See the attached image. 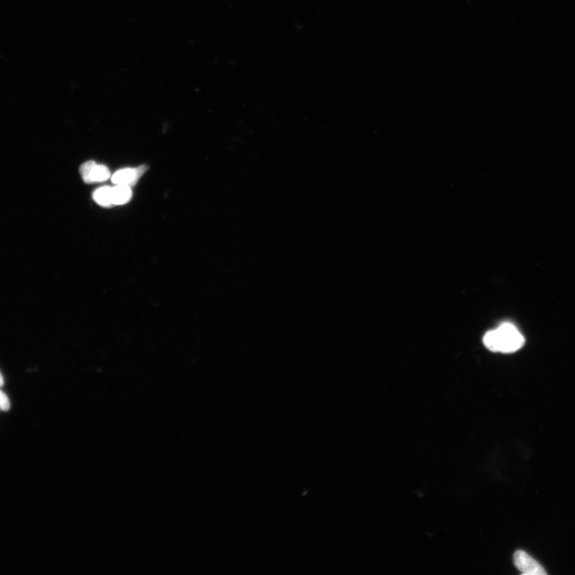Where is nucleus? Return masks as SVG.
I'll use <instances>...</instances> for the list:
<instances>
[{
    "mask_svg": "<svg viewBox=\"0 0 575 575\" xmlns=\"http://www.w3.org/2000/svg\"><path fill=\"white\" fill-rule=\"evenodd\" d=\"M3 384H4V379H3V377L2 376L1 373H0V388H1L3 386Z\"/></svg>",
    "mask_w": 575,
    "mask_h": 575,
    "instance_id": "6e6552de",
    "label": "nucleus"
},
{
    "mask_svg": "<svg viewBox=\"0 0 575 575\" xmlns=\"http://www.w3.org/2000/svg\"><path fill=\"white\" fill-rule=\"evenodd\" d=\"M514 563L516 568L524 574L545 575L547 572L535 560L524 550H517L514 554Z\"/></svg>",
    "mask_w": 575,
    "mask_h": 575,
    "instance_id": "7ed1b4c3",
    "label": "nucleus"
},
{
    "mask_svg": "<svg viewBox=\"0 0 575 575\" xmlns=\"http://www.w3.org/2000/svg\"><path fill=\"white\" fill-rule=\"evenodd\" d=\"M80 172L86 184L104 183L110 178V169L104 165L97 164L94 161H89L82 164Z\"/></svg>",
    "mask_w": 575,
    "mask_h": 575,
    "instance_id": "f03ea898",
    "label": "nucleus"
},
{
    "mask_svg": "<svg viewBox=\"0 0 575 575\" xmlns=\"http://www.w3.org/2000/svg\"><path fill=\"white\" fill-rule=\"evenodd\" d=\"M11 407L9 399L2 390H0V410L7 412Z\"/></svg>",
    "mask_w": 575,
    "mask_h": 575,
    "instance_id": "0eeeda50",
    "label": "nucleus"
},
{
    "mask_svg": "<svg viewBox=\"0 0 575 575\" xmlns=\"http://www.w3.org/2000/svg\"><path fill=\"white\" fill-rule=\"evenodd\" d=\"M148 169V165H141L138 168H126L118 170L111 177V182L115 185L124 186H135L139 180Z\"/></svg>",
    "mask_w": 575,
    "mask_h": 575,
    "instance_id": "20e7f679",
    "label": "nucleus"
},
{
    "mask_svg": "<svg viewBox=\"0 0 575 575\" xmlns=\"http://www.w3.org/2000/svg\"><path fill=\"white\" fill-rule=\"evenodd\" d=\"M112 187H104L96 189L93 194L95 202L101 207H110L113 206L112 204Z\"/></svg>",
    "mask_w": 575,
    "mask_h": 575,
    "instance_id": "423d86ee",
    "label": "nucleus"
},
{
    "mask_svg": "<svg viewBox=\"0 0 575 575\" xmlns=\"http://www.w3.org/2000/svg\"><path fill=\"white\" fill-rule=\"evenodd\" d=\"M524 338L513 325L505 323L498 329L489 331L484 338V344L492 352L510 353L516 352L524 344Z\"/></svg>",
    "mask_w": 575,
    "mask_h": 575,
    "instance_id": "f257e3e1",
    "label": "nucleus"
},
{
    "mask_svg": "<svg viewBox=\"0 0 575 575\" xmlns=\"http://www.w3.org/2000/svg\"><path fill=\"white\" fill-rule=\"evenodd\" d=\"M111 195L113 206H121L130 202L132 198V191L130 187L115 185V187L111 189Z\"/></svg>",
    "mask_w": 575,
    "mask_h": 575,
    "instance_id": "39448f33",
    "label": "nucleus"
}]
</instances>
